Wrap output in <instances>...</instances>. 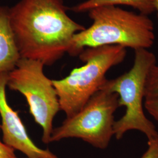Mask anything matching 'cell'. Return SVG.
Masks as SVG:
<instances>
[{
  "mask_svg": "<svg viewBox=\"0 0 158 158\" xmlns=\"http://www.w3.org/2000/svg\"><path fill=\"white\" fill-rule=\"evenodd\" d=\"M67 10L63 0H21L9 8L21 58L51 66L69 53L74 35L85 28Z\"/></svg>",
  "mask_w": 158,
  "mask_h": 158,
  "instance_id": "1",
  "label": "cell"
},
{
  "mask_svg": "<svg viewBox=\"0 0 158 158\" xmlns=\"http://www.w3.org/2000/svg\"><path fill=\"white\" fill-rule=\"evenodd\" d=\"M88 13L93 23L74 35L71 56L79 55L87 48L118 45L135 51L148 49L154 44V24L147 15L115 6L97 7Z\"/></svg>",
  "mask_w": 158,
  "mask_h": 158,
  "instance_id": "2",
  "label": "cell"
},
{
  "mask_svg": "<svg viewBox=\"0 0 158 158\" xmlns=\"http://www.w3.org/2000/svg\"><path fill=\"white\" fill-rule=\"evenodd\" d=\"M126 56V48L121 46L87 48L79 55L83 66L74 69L64 79L52 80L60 110L66 118L79 112L100 90L107 80L108 71L123 62Z\"/></svg>",
  "mask_w": 158,
  "mask_h": 158,
  "instance_id": "3",
  "label": "cell"
},
{
  "mask_svg": "<svg viewBox=\"0 0 158 158\" xmlns=\"http://www.w3.org/2000/svg\"><path fill=\"white\" fill-rule=\"evenodd\" d=\"M156 63L152 52L145 49L135 50L134 64L130 70L115 79H107L100 88L116 93L119 107H125L124 115L114 124V136L118 140L132 130L141 132L148 140L158 136L155 125L144 114L143 105L147 77Z\"/></svg>",
  "mask_w": 158,
  "mask_h": 158,
  "instance_id": "4",
  "label": "cell"
},
{
  "mask_svg": "<svg viewBox=\"0 0 158 158\" xmlns=\"http://www.w3.org/2000/svg\"><path fill=\"white\" fill-rule=\"evenodd\" d=\"M118 107V96L100 89L79 112L53 128L50 143L79 138L96 148L106 149L114 136V114Z\"/></svg>",
  "mask_w": 158,
  "mask_h": 158,
  "instance_id": "5",
  "label": "cell"
},
{
  "mask_svg": "<svg viewBox=\"0 0 158 158\" xmlns=\"http://www.w3.org/2000/svg\"><path fill=\"white\" fill-rule=\"evenodd\" d=\"M44 66L39 61L21 58L8 73L6 87L25 97L29 113L42 128V142L49 143L53 121L60 108L52 80L44 72Z\"/></svg>",
  "mask_w": 158,
  "mask_h": 158,
  "instance_id": "6",
  "label": "cell"
},
{
  "mask_svg": "<svg viewBox=\"0 0 158 158\" xmlns=\"http://www.w3.org/2000/svg\"><path fill=\"white\" fill-rule=\"evenodd\" d=\"M8 73L0 74V124L2 142L23 153L27 158H59L49 149L40 148L29 137L18 113L9 105L6 97Z\"/></svg>",
  "mask_w": 158,
  "mask_h": 158,
  "instance_id": "7",
  "label": "cell"
},
{
  "mask_svg": "<svg viewBox=\"0 0 158 158\" xmlns=\"http://www.w3.org/2000/svg\"><path fill=\"white\" fill-rule=\"evenodd\" d=\"M20 59L10 24L9 8L0 6V74L10 72Z\"/></svg>",
  "mask_w": 158,
  "mask_h": 158,
  "instance_id": "8",
  "label": "cell"
},
{
  "mask_svg": "<svg viewBox=\"0 0 158 158\" xmlns=\"http://www.w3.org/2000/svg\"><path fill=\"white\" fill-rule=\"evenodd\" d=\"M118 6H131L147 16L155 12V0H85L74 6L71 10L77 13H82L97 7Z\"/></svg>",
  "mask_w": 158,
  "mask_h": 158,
  "instance_id": "9",
  "label": "cell"
},
{
  "mask_svg": "<svg viewBox=\"0 0 158 158\" xmlns=\"http://www.w3.org/2000/svg\"><path fill=\"white\" fill-rule=\"evenodd\" d=\"M158 97V66L153 67L148 74L145 85V99Z\"/></svg>",
  "mask_w": 158,
  "mask_h": 158,
  "instance_id": "10",
  "label": "cell"
},
{
  "mask_svg": "<svg viewBox=\"0 0 158 158\" xmlns=\"http://www.w3.org/2000/svg\"><path fill=\"white\" fill-rule=\"evenodd\" d=\"M144 107L149 114L158 123V97L145 99Z\"/></svg>",
  "mask_w": 158,
  "mask_h": 158,
  "instance_id": "11",
  "label": "cell"
},
{
  "mask_svg": "<svg viewBox=\"0 0 158 158\" xmlns=\"http://www.w3.org/2000/svg\"><path fill=\"white\" fill-rule=\"evenodd\" d=\"M141 158H158V136L148 140V149Z\"/></svg>",
  "mask_w": 158,
  "mask_h": 158,
  "instance_id": "12",
  "label": "cell"
},
{
  "mask_svg": "<svg viewBox=\"0 0 158 158\" xmlns=\"http://www.w3.org/2000/svg\"><path fill=\"white\" fill-rule=\"evenodd\" d=\"M0 158H18L15 150L7 146L0 139Z\"/></svg>",
  "mask_w": 158,
  "mask_h": 158,
  "instance_id": "13",
  "label": "cell"
},
{
  "mask_svg": "<svg viewBox=\"0 0 158 158\" xmlns=\"http://www.w3.org/2000/svg\"><path fill=\"white\" fill-rule=\"evenodd\" d=\"M155 12H157L158 19V0H155Z\"/></svg>",
  "mask_w": 158,
  "mask_h": 158,
  "instance_id": "14",
  "label": "cell"
},
{
  "mask_svg": "<svg viewBox=\"0 0 158 158\" xmlns=\"http://www.w3.org/2000/svg\"><path fill=\"white\" fill-rule=\"evenodd\" d=\"M0 131H1V124H0Z\"/></svg>",
  "mask_w": 158,
  "mask_h": 158,
  "instance_id": "15",
  "label": "cell"
}]
</instances>
